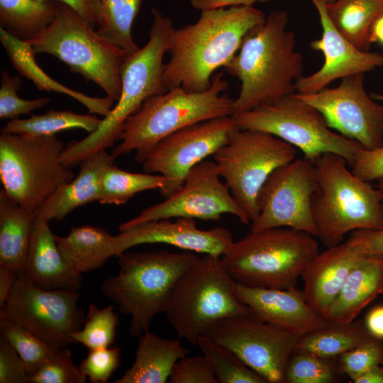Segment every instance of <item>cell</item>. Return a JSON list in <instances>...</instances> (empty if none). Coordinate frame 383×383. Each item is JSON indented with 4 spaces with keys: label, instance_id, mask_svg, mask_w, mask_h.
<instances>
[{
    "label": "cell",
    "instance_id": "cell-37",
    "mask_svg": "<svg viewBox=\"0 0 383 383\" xmlns=\"http://www.w3.org/2000/svg\"><path fill=\"white\" fill-rule=\"evenodd\" d=\"M0 333L25 362L30 377L60 349L43 341L0 311Z\"/></svg>",
    "mask_w": 383,
    "mask_h": 383
},
{
    "label": "cell",
    "instance_id": "cell-4",
    "mask_svg": "<svg viewBox=\"0 0 383 383\" xmlns=\"http://www.w3.org/2000/svg\"><path fill=\"white\" fill-rule=\"evenodd\" d=\"M223 74H214L209 88L202 91L179 87L148 99L125 121L121 142L111 155L115 159L135 150V161L143 163L152 149L170 134L201 121L233 116L234 99L224 93L228 84Z\"/></svg>",
    "mask_w": 383,
    "mask_h": 383
},
{
    "label": "cell",
    "instance_id": "cell-51",
    "mask_svg": "<svg viewBox=\"0 0 383 383\" xmlns=\"http://www.w3.org/2000/svg\"><path fill=\"white\" fill-rule=\"evenodd\" d=\"M18 275L11 269L0 266V309L4 307Z\"/></svg>",
    "mask_w": 383,
    "mask_h": 383
},
{
    "label": "cell",
    "instance_id": "cell-6",
    "mask_svg": "<svg viewBox=\"0 0 383 383\" xmlns=\"http://www.w3.org/2000/svg\"><path fill=\"white\" fill-rule=\"evenodd\" d=\"M318 187L311 209L316 237L327 248L342 243L348 233L383 228L382 196L348 168L342 157L326 153L314 162Z\"/></svg>",
    "mask_w": 383,
    "mask_h": 383
},
{
    "label": "cell",
    "instance_id": "cell-3",
    "mask_svg": "<svg viewBox=\"0 0 383 383\" xmlns=\"http://www.w3.org/2000/svg\"><path fill=\"white\" fill-rule=\"evenodd\" d=\"M153 20L145 45L129 54L121 72V92L116 105L104 116L98 128L79 141L69 143L61 161L71 167L85 157L114 145L123 126L149 98L167 90L163 83L164 55L168 50L173 24L157 8L151 9Z\"/></svg>",
    "mask_w": 383,
    "mask_h": 383
},
{
    "label": "cell",
    "instance_id": "cell-38",
    "mask_svg": "<svg viewBox=\"0 0 383 383\" xmlns=\"http://www.w3.org/2000/svg\"><path fill=\"white\" fill-rule=\"evenodd\" d=\"M118 324V315L113 306L99 308L90 304L83 326L72 338L74 343H80L89 350L108 348L115 341Z\"/></svg>",
    "mask_w": 383,
    "mask_h": 383
},
{
    "label": "cell",
    "instance_id": "cell-53",
    "mask_svg": "<svg viewBox=\"0 0 383 383\" xmlns=\"http://www.w3.org/2000/svg\"><path fill=\"white\" fill-rule=\"evenodd\" d=\"M355 383H383V365H377L353 381Z\"/></svg>",
    "mask_w": 383,
    "mask_h": 383
},
{
    "label": "cell",
    "instance_id": "cell-47",
    "mask_svg": "<svg viewBox=\"0 0 383 383\" xmlns=\"http://www.w3.org/2000/svg\"><path fill=\"white\" fill-rule=\"evenodd\" d=\"M345 242L363 254L383 255V228L354 231Z\"/></svg>",
    "mask_w": 383,
    "mask_h": 383
},
{
    "label": "cell",
    "instance_id": "cell-54",
    "mask_svg": "<svg viewBox=\"0 0 383 383\" xmlns=\"http://www.w3.org/2000/svg\"><path fill=\"white\" fill-rule=\"evenodd\" d=\"M377 188L379 190L382 196V211L383 215V176L379 177L377 180Z\"/></svg>",
    "mask_w": 383,
    "mask_h": 383
},
{
    "label": "cell",
    "instance_id": "cell-49",
    "mask_svg": "<svg viewBox=\"0 0 383 383\" xmlns=\"http://www.w3.org/2000/svg\"><path fill=\"white\" fill-rule=\"evenodd\" d=\"M363 321L367 330L374 338L383 340V304L372 308Z\"/></svg>",
    "mask_w": 383,
    "mask_h": 383
},
{
    "label": "cell",
    "instance_id": "cell-10",
    "mask_svg": "<svg viewBox=\"0 0 383 383\" xmlns=\"http://www.w3.org/2000/svg\"><path fill=\"white\" fill-rule=\"evenodd\" d=\"M65 145L55 135L1 133L0 179L13 201L33 213L62 185L74 178L61 161Z\"/></svg>",
    "mask_w": 383,
    "mask_h": 383
},
{
    "label": "cell",
    "instance_id": "cell-14",
    "mask_svg": "<svg viewBox=\"0 0 383 383\" xmlns=\"http://www.w3.org/2000/svg\"><path fill=\"white\" fill-rule=\"evenodd\" d=\"M235 354L267 382H284L299 336L263 321L252 311L218 321L206 334Z\"/></svg>",
    "mask_w": 383,
    "mask_h": 383
},
{
    "label": "cell",
    "instance_id": "cell-35",
    "mask_svg": "<svg viewBox=\"0 0 383 383\" xmlns=\"http://www.w3.org/2000/svg\"><path fill=\"white\" fill-rule=\"evenodd\" d=\"M143 0H100L101 16L97 33L110 43L128 52L139 48L131 30Z\"/></svg>",
    "mask_w": 383,
    "mask_h": 383
},
{
    "label": "cell",
    "instance_id": "cell-28",
    "mask_svg": "<svg viewBox=\"0 0 383 383\" xmlns=\"http://www.w3.org/2000/svg\"><path fill=\"white\" fill-rule=\"evenodd\" d=\"M35 216L0 191V266L24 271Z\"/></svg>",
    "mask_w": 383,
    "mask_h": 383
},
{
    "label": "cell",
    "instance_id": "cell-22",
    "mask_svg": "<svg viewBox=\"0 0 383 383\" xmlns=\"http://www.w3.org/2000/svg\"><path fill=\"white\" fill-rule=\"evenodd\" d=\"M364 255L345 242L319 252L309 263L301 275L302 291L307 303L320 316L326 318L350 272Z\"/></svg>",
    "mask_w": 383,
    "mask_h": 383
},
{
    "label": "cell",
    "instance_id": "cell-50",
    "mask_svg": "<svg viewBox=\"0 0 383 383\" xmlns=\"http://www.w3.org/2000/svg\"><path fill=\"white\" fill-rule=\"evenodd\" d=\"M270 0H190L193 8L201 11L234 6H253L256 2Z\"/></svg>",
    "mask_w": 383,
    "mask_h": 383
},
{
    "label": "cell",
    "instance_id": "cell-41",
    "mask_svg": "<svg viewBox=\"0 0 383 383\" xmlns=\"http://www.w3.org/2000/svg\"><path fill=\"white\" fill-rule=\"evenodd\" d=\"M87 377L72 360V352L60 348L55 355L31 375L28 383H84Z\"/></svg>",
    "mask_w": 383,
    "mask_h": 383
},
{
    "label": "cell",
    "instance_id": "cell-31",
    "mask_svg": "<svg viewBox=\"0 0 383 383\" xmlns=\"http://www.w3.org/2000/svg\"><path fill=\"white\" fill-rule=\"evenodd\" d=\"M374 338L367 330L363 321L355 319L345 323L328 322L300 336L293 353H307L333 359Z\"/></svg>",
    "mask_w": 383,
    "mask_h": 383
},
{
    "label": "cell",
    "instance_id": "cell-2",
    "mask_svg": "<svg viewBox=\"0 0 383 383\" xmlns=\"http://www.w3.org/2000/svg\"><path fill=\"white\" fill-rule=\"evenodd\" d=\"M288 22L285 11L270 12L248 32L225 67L240 82L233 116L295 93V82L303 76L304 60L296 50L294 33L287 30Z\"/></svg>",
    "mask_w": 383,
    "mask_h": 383
},
{
    "label": "cell",
    "instance_id": "cell-24",
    "mask_svg": "<svg viewBox=\"0 0 383 383\" xmlns=\"http://www.w3.org/2000/svg\"><path fill=\"white\" fill-rule=\"evenodd\" d=\"M114 158L106 150L92 154L80 162L78 175L70 182L60 187L35 212V218L48 221H62L76 208L99 201L101 174Z\"/></svg>",
    "mask_w": 383,
    "mask_h": 383
},
{
    "label": "cell",
    "instance_id": "cell-29",
    "mask_svg": "<svg viewBox=\"0 0 383 383\" xmlns=\"http://www.w3.org/2000/svg\"><path fill=\"white\" fill-rule=\"evenodd\" d=\"M113 237L102 228L90 225L72 227L63 237L55 235L64 258L82 274L101 267L113 256Z\"/></svg>",
    "mask_w": 383,
    "mask_h": 383
},
{
    "label": "cell",
    "instance_id": "cell-44",
    "mask_svg": "<svg viewBox=\"0 0 383 383\" xmlns=\"http://www.w3.org/2000/svg\"><path fill=\"white\" fill-rule=\"evenodd\" d=\"M169 383H218L208 358L202 355L184 357L175 364Z\"/></svg>",
    "mask_w": 383,
    "mask_h": 383
},
{
    "label": "cell",
    "instance_id": "cell-18",
    "mask_svg": "<svg viewBox=\"0 0 383 383\" xmlns=\"http://www.w3.org/2000/svg\"><path fill=\"white\" fill-rule=\"evenodd\" d=\"M238 128L233 116L201 121L184 127L160 140L143 162L146 173L165 176L168 184L160 192L165 199L182 184L189 170L228 141Z\"/></svg>",
    "mask_w": 383,
    "mask_h": 383
},
{
    "label": "cell",
    "instance_id": "cell-55",
    "mask_svg": "<svg viewBox=\"0 0 383 383\" xmlns=\"http://www.w3.org/2000/svg\"><path fill=\"white\" fill-rule=\"evenodd\" d=\"M370 95L375 101H383V94H382L371 92Z\"/></svg>",
    "mask_w": 383,
    "mask_h": 383
},
{
    "label": "cell",
    "instance_id": "cell-46",
    "mask_svg": "<svg viewBox=\"0 0 383 383\" xmlns=\"http://www.w3.org/2000/svg\"><path fill=\"white\" fill-rule=\"evenodd\" d=\"M352 172L360 179L371 182L383 176V145L372 149H361L352 165Z\"/></svg>",
    "mask_w": 383,
    "mask_h": 383
},
{
    "label": "cell",
    "instance_id": "cell-42",
    "mask_svg": "<svg viewBox=\"0 0 383 383\" xmlns=\"http://www.w3.org/2000/svg\"><path fill=\"white\" fill-rule=\"evenodd\" d=\"M339 370L353 382L371 368L383 365V340L374 338L339 356Z\"/></svg>",
    "mask_w": 383,
    "mask_h": 383
},
{
    "label": "cell",
    "instance_id": "cell-11",
    "mask_svg": "<svg viewBox=\"0 0 383 383\" xmlns=\"http://www.w3.org/2000/svg\"><path fill=\"white\" fill-rule=\"evenodd\" d=\"M233 116L240 129L270 133L300 150L313 162L323 154L333 153L352 166L363 148L334 132L316 108L294 94Z\"/></svg>",
    "mask_w": 383,
    "mask_h": 383
},
{
    "label": "cell",
    "instance_id": "cell-16",
    "mask_svg": "<svg viewBox=\"0 0 383 383\" xmlns=\"http://www.w3.org/2000/svg\"><path fill=\"white\" fill-rule=\"evenodd\" d=\"M219 177L214 161H201L189 170L181 186L165 201L144 209L138 216L121 224L119 231L164 218L216 221L224 213L233 214L243 223L248 224L250 219Z\"/></svg>",
    "mask_w": 383,
    "mask_h": 383
},
{
    "label": "cell",
    "instance_id": "cell-40",
    "mask_svg": "<svg viewBox=\"0 0 383 383\" xmlns=\"http://www.w3.org/2000/svg\"><path fill=\"white\" fill-rule=\"evenodd\" d=\"M22 79L20 76H10L6 70L1 72L0 118L15 119L19 115L29 114L32 111L45 106L50 101L48 97L29 100L18 96Z\"/></svg>",
    "mask_w": 383,
    "mask_h": 383
},
{
    "label": "cell",
    "instance_id": "cell-7",
    "mask_svg": "<svg viewBox=\"0 0 383 383\" xmlns=\"http://www.w3.org/2000/svg\"><path fill=\"white\" fill-rule=\"evenodd\" d=\"M315 236L289 228H271L233 243L221 256L237 283L254 287L289 289L319 252Z\"/></svg>",
    "mask_w": 383,
    "mask_h": 383
},
{
    "label": "cell",
    "instance_id": "cell-32",
    "mask_svg": "<svg viewBox=\"0 0 383 383\" xmlns=\"http://www.w3.org/2000/svg\"><path fill=\"white\" fill-rule=\"evenodd\" d=\"M383 9V0H335L326 10L336 29L352 44L369 51L370 26Z\"/></svg>",
    "mask_w": 383,
    "mask_h": 383
},
{
    "label": "cell",
    "instance_id": "cell-20",
    "mask_svg": "<svg viewBox=\"0 0 383 383\" xmlns=\"http://www.w3.org/2000/svg\"><path fill=\"white\" fill-rule=\"evenodd\" d=\"M233 239L229 230L216 227L197 228L194 218H177L153 220L133 226L114 235L113 256L118 257L132 247L162 243L196 253L221 256Z\"/></svg>",
    "mask_w": 383,
    "mask_h": 383
},
{
    "label": "cell",
    "instance_id": "cell-45",
    "mask_svg": "<svg viewBox=\"0 0 383 383\" xmlns=\"http://www.w3.org/2000/svg\"><path fill=\"white\" fill-rule=\"evenodd\" d=\"M30 374L11 343L0 336V383H28Z\"/></svg>",
    "mask_w": 383,
    "mask_h": 383
},
{
    "label": "cell",
    "instance_id": "cell-43",
    "mask_svg": "<svg viewBox=\"0 0 383 383\" xmlns=\"http://www.w3.org/2000/svg\"><path fill=\"white\" fill-rule=\"evenodd\" d=\"M120 362V349L110 346L90 350L79 367L91 382L106 383L118 367Z\"/></svg>",
    "mask_w": 383,
    "mask_h": 383
},
{
    "label": "cell",
    "instance_id": "cell-27",
    "mask_svg": "<svg viewBox=\"0 0 383 383\" xmlns=\"http://www.w3.org/2000/svg\"><path fill=\"white\" fill-rule=\"evenodd\" d=\"M0 40L13 67L41 91H56L70 96L84 104L91 113L106 116L113 101L107 96L96 98L70 89L56 82L40 69L29 43L19 40L0 27Z\"/></svg>",
    "mask_w": 383,
    "mask_h": 383
},
{
    "label": "cell",
    "instance_id": "cell-56",
    "mask_svg": "<svg viewBox=\"0 0 383 383\" xmlns=\"http://www.w3.org/2000/svg\"><path fill=\"white\" fill-rule=\"evenodd\" d=\"M322 1H323L324 2H326V3L327 4V3L333 2V1H334L335 0H322Z\"/></svg>",
    "mask_w": 383,
    "mask_h": 383
},
{
    "label": "cell",
    "instance_id": "cell-34",
    "mask_svg": "<svg viewBox=\"0 0 383 383\" xmlns=\"http://www.w3.org/2000/svg\"><path fill=\"white\" fill-rule=\"evenodd\" d=\"M168 184L167 179L161 174L133 173L110 165L101 174V204H126L136 194L148 190L163 189Z\"/></svg>",
    "mask_w": 383,
    "mask_h": 383
},
{
    "label": "cell",
    "instance_id": "cell-52",
    "mask_svg": "<svg viewBox=\"0 0 383 383\" xmlns=\"http://www.w3.org/2000/svg\"><path fill=\"white\" fill-rule=\"evenodd\" d=\"M369 41L383 45V9L374 19L369 32Z\"/></svg>",
    "mask_w": 383,
    "mask_h": 383
},
{
    "label": "cell",
    "instance_id": "cell-1",
    "mask_svg": "<svg viewBox=\"0 0 383 383\" xmlns=\"http://www.w3.org/2000/svg\"><path fill=\"white\" fill-rule=\"evenodd\" d=\"M193 24L172 31L165 64L167 90L182 87L202 91L211 86L213 72L226 67L238 51L248 32L266 18L253 6H234L201 11Z\"/></svg>",
    "mask_w": 383,
    "mask_h": 383
},
{
    "label": "cell",
    "instance_id": "cell-8",
    "mask_svg": "<svg viewBox=\"0 0 383 383\" xmlns=\"http://www.w3.org/2000/svg\"><path fill=\"white\" fill-rule=\"evenodd\" d=\"M250 311L235 296L221 256L204 254L176 281L163 313L178 338L196 345L218 321Z\"/></svg>",
    "mask_w": 383,
    "mask_h": 383
},
{
    "label": "cell",
    "instance_id": "cell-39",
    "mask_svg": "<svg viewBox=\"0 0 383 383\" xmlns=\"http://www.w3.org/2000/svg\"><path fill=\"white\" fill-rule=\"evenodd\" d=\"M336 368L332 359L307 353H293L285 369L284 382L331 383Z\"/></svg>",
    "mask_w": 383,
    "mask_h": 383
},
{
    "label": "cell",
    "instance_id": "cell-12",
    "mask_svg": "<svg viewBox=\"0 0 383 383\" xmlns=\"http://www.w3.org/2000/svg\"><path fill=\"white\" fill-rule=\"evenodd\" d=\"M297 148L266 132L234 129L213 155L220 177L251 222L258 216L257 199L278 167L294 160Z\"/></svg>",
    "mask_w": 383,
    "mask_h": 383
},
{
    "label": "cell",
    "instance_id": "cell-23",
    "mask_svg": "<svg viewBox=\"0 0 383 383\" xmlns=\"http://www.w3.org/2000/svg\"><path fill=\"white\" fill-rule=\"evenodd\" d=\"M24 274L36 285L47 289L79 291L82 274L64 258L49 226L35 218L24 263Z\"/></svg>",
    "mask_w": 383,
    "mask_h": 383
},
{
    "label": "cell",
    "instance_id": "cell-33",
    "mask_svg": "<svg viewBox=\"0 0 383 383\" xmlns=\"http://www.w3.org/2000/svg\"><path fill=\"white\" fill-rule=\"evenodd\" d=\"M101 119L89 114H79L70 111L50 110L31 116L26 119L15 118L1 129V133L29 136L53 135L72 128L83 129L89 133L95 131Z\"/></svg>",
    "mask_w": 383,
    "mask_h": 383
},
{
    "label": "cell",
    "instance_id": "cell-5",
    "mask_svg": "<svg viewBox=\"0 0 383 383\" xmlns=\"http://www.w3.org/2000/svg\"><path fill=\"white\" fill-rule=\"evenodd\" d=\"M117 275L105 279L101 291L119 311L131 318L129 333L139 337L154 317L164 312L178 278L199 259L192 251L124 252L118 257Z\"/></svg>",
    "mask_w": 383,
    "mask_h": 383
},
{
    "label": "cell",
    "instance_id": "cell-25",
    "mask_svg": "<svg viewBox=\"0 0 383 383\" xmlns=\"http://www.w3.org/2000/svg\"><path fill=\"white\" fill-rule=\"evenodd\" d=\"M382 294L383 255H364L350 272L325 318L336 323L353 321Z\"/></svg>",
    "mask_w": 383,
    "mask_h": 383
},
{
    "label": "cell",
    "instance_id": "cell-13",
    "mask_svg": "<svg viewBox=\"0 0 383 383\" xmlns=\"http://www.w3.org/2000/svg\"><path fill=\"white\" fill-rule=\"evenodd\" d=\"M79 298L78 291L42 288L23 272L0 311L46 343L64 348L84 324Z\"/></svg>",
    "mask_w": 383,
    "mask_h": 383
},
{
    "label": "cell",
    "instance_id": "cell-36",
    "mask_svg": "<svg viewBox=\"0 0 383 383\" xmlns=\"http://www.w3.org/2000/svg\"><path fill=\"white\" fill-rule=\"evenodd\" d=\"M196 345L209 360L218 383L267 382L231 350L209 335H201Z\"/></svg>",
    "mask_w": 383,
    "mask_h": 383
},
{
    "label": "cell",
    "instance_id": "cell-19",
    "mask_svg": "<svg viewBox=\"0 0 383 383\" xmlns=\"http://www.w3.org/2000/svg\"><path fill=\"white\" fill-rule=\"evenodd\" d=\"M316 7L322 28L321 37L310 43L312 50L324 56L321 67L295 82V93L309 94L328 87L333 80L365 74L383 67V54L358 49L334 26L326 10V2L311 0Z\"/></svg>",
    "mask_w": 383,
    "mask_h": 383
},
{
    "label": "cell",
    "instance_id": "cell-15",
    "mask_svg": "<svg viewBox=\"0 0 383 383\" xmlns=\"http://www.w3.org/2000/svg\"><path fill=\"white\" fill-rule=\"evenodd\" d=\"M318 187L314 163L304 156L277 168L258 194L250 231L289 228L316 237L311 202Z\"/></svg>",
    "mask_w": 383,
    "mask_h": 383
},
{
    "label": "cell",
    "instance_id": "cell-17",
    "mask_svg": "<svg viewBox=\"0 0 383 383\" xmlns=\"http://www.w3.org/2000/svg\"><path fill=\"white\" fill-rule=\"evenodd\" d=\"M294 94L316 108L331 129L363 148L383 145V105L367 93L363 74L345 77L334 88Z\"/></svg>",
    "mask_w": 383,
    "mask_h": 383
},
{
    "label": "cell",
    "instance_id": "cell-9",
    "mask_svg": "<svg viewBox=\"0 0 383 383\" xmlns=\"http://www.w3.org/2000/svg\"><path fill=\"white\" fill-rule=\"evenodd\" d=\"M72 8L59 1L52 23L37 38L26 41L35 54L52 55L72 72L96 84L117 101L121 92L122 65L129 53L110 43Z\"/></svg>",
    "mask_w": 383,
    "mask_h": 383
},
{
    "label": "cell",
    "instance_id": "cell-48",
    "mask_svg": "<svg viewBox=\"0 0 383 383\" xmlns=\"http://www.w3.org/2000/svg\"><path fill=\"white\" fill-rule=\"evenodd\" d=\"M43 1V0H40ZM66 4L76 11L92 27L96 28L100 21V0H57Z\"/></svg>",
    "mask_w": 383,
    "mask_h": 383
},
{
    "label": "cell",
    "instance_id": "cell-57",
    "mask_svg": "<svg viewBox=\"0 0 383 383\" xmlns=\"http://www.w3.org/2000/svg\"></svg>",
    "mask_w": 383,
    "mask_h": 383
},
{
    "label": "cell",
    "instance_id": "cell-26",
    "mask_svg": "<svg viewBox=\"0 0 383 383\" xmlns=\"http://www.w3.org/2000/svg\"><path fill=\"white\" fill-rule=\"evenodd\" d=\"M188 353L179 338H164L148 331L139 336L132 366L114 382H168L177 362Z\"/></svg>",
    "mask_w": 383,
    "mask_h": 383
},
{
    "label": "cell",
    "instance_id": "cell-30",
    "mask_svg": "<svg viewBox=\"0 0 383 383\" xmlns=\"http://www.w3.org/2000/svg\"><path fill=\"white\" fill-rule=\"evenodd\" d=\"M59 9V1L0 0V25L15 38L29 41L52 23Z\"/></svg>",
    "mask_w": 383,
    "mask_h": 383
},
{
    "label": "cell",
    "instance_id": "cell-21",
    "mask_svg": "<svg viewBox=\"0 0 383 383\" xmlns=\"http://www.w3.org/2000/svg\"><path fill=\"white\" fill-rule=\"evenodd\" d=\"M235 294L263 321L299 337L328 323L306 301L302 290L254 287L235 282Z\"/></svg>",
    "mask_w": 383,
    "mask_h": 383
}]
</instances>
